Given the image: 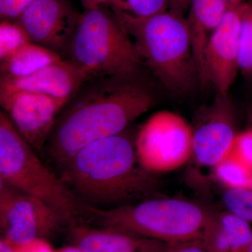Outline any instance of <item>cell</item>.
Returning <instances> with one entry per match:
<instances>
[{"mask_svg": "<svg viewBox=\"0 0 252 252\" xmlns=\"http://www.w3.org/2000/svg\"><path fill=\"white\" fill-rule=\"evenodd\" d=\"M136 74L97 78L81 86L56 119L43 149L49 162L60 170L78 151L122 133L153 107L154 94L135 81Z\"/></svg>", "mask_w": 252, "mask_h": 252, "instance_id": "obj_1", "label": "cell"}, {"mask_svg": "<svg viewBox=\"0 0 252 252\" xmlns=\"http://www.w3.org/2000/svg\"><path fill=\"white\" fill-rule=\"evenodd\" d=\"M60 177L83 203L112 209L154 198L155 174L140 165L135 138L127 130L78 151L60 168Z\"/></svg>", "mask_w": 252, "mask_h": 252, "instance_id": "obj_2", "label": "cell"}, {"mask_svg": "<svg viewBox=\"0 0 252 252\" xmlns=\"http://www.w3.org/2000/svg\"><path fill=\"white\" fill-rule=\"evenodd\" d=\"M141 59L164 87L185 94L199 81L187 18L170 11L137 17L112 6Z\"/></svg>", "mask_w": 252, "mask_h": 252, "instance_id": "obj_3", "label": "cell"}, {"mask_svg": "<svg viewBox=\"0 0 252 252\" xmlns=\"http://www.w3.org/2000/svg\"><path fill=\"white\" fill-rule=\"evenodd\" d=\"M18 132L7 114L0 112V180L39 198L70 228L87 220V205L48 167Z\"/></svg>", "mask_w": 252, "mask_h": 252, "instance_id": "obj_4", "label": "cell"}, {"mask_svg": "<svg viewBox=\"0 0 252 252\" xmlns=\"http://www.w3.org/2000/svg\"><path fill=\"white\" fill-rule=\"evenodd\" d=\"M86 210L88 219L101 227L166 243L198 240L212 212L190 200L158 197L112 209L87 205Z\"/></svg>", "mask_w": 252, "mask_h": 252, "instance_id": "obj_5", "label": "cell"}, {"mask_svg": "<svg viewBox=\"0 0 252 252\" xmlns=\"http://www.w3.org/2000/svg\"><path fill=\"white\" fill-rule=\"evenodd\" d=\"M89 79L137 74L142 61L130 35L104 6L85 9L67 51Z\"/></svg>", "mask_w": 252, "mask_h": 252, "instance_id": "obj_6", "label": "cell"}, {"mask_svg": "<svg viewBox=\"0 0 252 252\" xmlns=\"http://www.w3.org/2000/svg\"><path fill=\"white\" fill-rule=\"evenodd\" d=\"M140 165L157 175L177 170L193 155V127L185 118L170 111L152 116L135 137Z\"/></svg>", "mask_w": 252, "mask_h": 252, "instance_id": "obj_7", "label": "cell"}, {"mask_svg": "<svg viewBox=\"0 0 252 252\" xmlns=\"http://www.w3.org/2000/svg\"><path fill=\"white\" fill-rule=\"evenodd\" d=\"M62 225L47 204L0 180V227L2 238L11 246L45 239Z\"/></svg>", "mask_w": 252, "mask_h": 252, "instance_id": "obj_8", "label": "cell"}, {"mask_svg": "<svg viewBox=\"0 0 252 252\" xmlns=\"http://www.w3.org/2000/svg\"><path fill=\"white\" fill-rule=\"evenodd\" d=\"M192 127V158L200 166L213 168L229 154L238 133L228 94H217L210 105L200 109Z\"/></svg>", "mask_w": 252, "mask_h": 252, "instance_id": "obj_9", "label": "cell"}, {"mask_svg": "<svg viewBox=\"0 0 252 252\" xmlns=\"http://www.w3.org/2000/svg\"><path fill=\"white\" fill-rule=\"evenodd\" d=\"M80 16L65 0H35L15 21L31 42L60 54L69 47Z\"/></svg>", "mask_w": 252, "mask_h": 252, "instance_id": "obj_10", "label": "cell"}, {"mask_svg": "<svg viewBox=\"0 0 252 252\" xmlns=\"http://www.w3.org/2000/svg\"><path fill=\"white\" fill-rule=\"evenodd\" d=\"M0 103L18 132L38 152L44 149L58 114L66 105L51 96L28 91L0 95Z\"/></svg>", "mask_w": 252, "mask_h": 252, "instance_id": "obj_11", "label": "cell"}, {"mask_svg": "<svg viewBox=\"0 0 252 252\" xmlns=\"http://www.w3.org/2000/svg\"><path fill=\"white\" fill-rule=\"evenodd\" d=\"M244 4L228 9L205 50L207 81L215 86L217 94H228L240 72L239 36Z\"/></svg>", "mask_w": 252, "mask_h": 252, "instance_id": "obj_12", "label": "cell"}, {"mask_svg": "<svg viewBox=\"0 0 252 252\" xmlns=\"http://www.w3.org/2000/svg\"><path fill=\"white\" fill-rule=\"evenodd\" d=\"M87 77L75 64L61 59L28 77L0 79V95L28 91L51 96L67 103L84 83Z\"/></svg>", "mask_w": 252, "mask_h": 252, "instance_id": "obj_13", "label": "cell"}, {"mask_svg": "<svg viewBox=\"0 0 252 252\" xmlns=\"http://www.w3.org/2000/svg\"><path fill=\"white\" fill-rule=\"evenodd\" d=\"M73 245L84 252H162L166 243L112 228L70 227Z\"/></svg>", "mask_w": 252, "mask_h": 252, "instance_id": "obj_14", "label": "cell"}, {"mask_svg": "<svg viewBox=\"0 0 252 252\" xmlns=\"http://www.w3.org/2000/svg\"><path fill=\"white\" fill-rule=\"evenodd\" d=\"M228 9L222 0H190L187 20L199 81L203 85L209 84L205 67V50Z\"/></svg>", "mask_w": 252, "mask_h": 252, "instance_id": "obj_15", "label": "cell"}, {"mask_svg": "<svg viewBox=\"0 0 252 252\" xmlns=\"http://www.w3.org/2000/svg\"><path fill=\"white\" fill-rule=\"evenodd\" d=\"M252 240L250 223L223 210L212 211L198 241L209 252H247Z\"/></svg>", "mask_w": 252, "mask_h": 252, "instance_id": "obj_16", "label": "cell"}, {"mask_svg": "<svg viewBox=\"0 0 252 252\" xmlns=\"http://www.w3.org/2000/svg\"><path fill=\"white\" fill-rule=\"evenodd\" d=\"M61 59L59 53L30 41L7 59L0 61L1 76L28 77Z\"/></svg>", "mask_w": 252, "mask_h": 252, "instance_id": "obj_17", "label": "cell"}, {"mask_svg": "<svg viewBox=\"0 0 252 252\" xmlns=\"http://www.w3.org/2000/svg\"><path fill=\"white\" fill-rule=\"evenodd\" d=\"M212 169L217 182L225 189L250 187L252 170L232 152Z\"/></svg>", "mask_w": 252, "mask_h": 252, "instance_id": "obj_18", "label": "cell"}, {"mask_svg": "<svg viewBox=\"0 0 252 252\" xmlns=\"http://www.w3.org/2000/svg\"><path fill=\"white\" fill-rule=\"evenodd\" d=\"M239 69L244 77L252 81V3L244 4L239 36Z\"/></svg>", "mask_w": 252, "mask_h": 252, "instance_id": "obj_19", "label": "cell"}, {"mask_svg": "<svg viewBox=\"0 0 252 252\" xmlns=\"http://www.w3.org/2000/svg\"><path fill=\"white\" fill-rule=\"evenodd\" d=\"M30 41L27 33L16 21L3 20L0 23V61Z\"/></svg>", "mask_w": 252, "mask_h": 252, "instance_id": "obj_20", "label": "cell"}, {"mask_svg": "<svg viewBox=\"0 0 252 252\" xmlns=\"http://www.w3.org/2000/svg\"><path fill=\"white\" fill-rule=\"evenodd\" d=\"M221 196L222 203L225 207V210L249 223H252V189H225Z\"/></svg>", "mask_w": 252, "mask_h": 252, "instance_id": "obj_21", "label": "cell"}, {"mask_svg": "<svg viewBox=\"0 0 252 252\" xmlns=\"http://www.w3.org/2000/svg\"><path fill=\"white\" fill-rule=\"evenodd\" d=\"M170 0H114L112 6L137 17H148L170 9Z\"/></svg>", "mask_w": 252, "mask_h": 252, "instance_id": "obj_22", "label": "cell"}, {"mask_svg": "<svg viewBox=\"0 0 252 252\" xmlns=\"http://www.w3.org/2000/svg\"><path fill=\"white\" fill-rule=\"evenodd\" d=\"M233 154L252 170V128L238 132L231 150Z\"/></svg>", "mask_w": 252, "mask_h": 252, "instance_id": "obj_23", "label": "cell"}, {"mask_svg": "<svg viewBox=\"0 0 252 252\" xmlns=\"http://www.w3.org/2000/svg\"><path fill=\"white\" fill-rule=\"evenodd\" d=\"M35 0H0V16L1 21H15L23 10Z\"/></svg>", "mask_w": 252, "mask_h": 252, "instance_id": "obj_24", "label": "cell"}, {"mask_svg": "<svg viewBox=\"0 0 252 252\" xmlns=\"http://www.w3.org/2000/svg\"><path fill=\"white\" fill-rule=\"evenodd\" d=\"M162 252H209L198 240L184 243H167Z\"/></svg>", "mask_w": 252, "mask_h": 252, "instance_id": "obj_25", "label": "cell"}, {"mask_svg": "<svg viewBox=\"0 0 252 252\" xmlns=\"http://www.w3.org/2000/svg\"><path fill=\"white\" fill-rule=\"evenodd\" d=\"M16 252H54L55 250L44 238H37L21 246L14 248Z\"/></svg>", "mask_w": 252, "mask_h": 252, "instance_id": "obj_26", "label": "cell"}, {"mask_svg": "<svg viewBox=\"0 0 252 252\" xmlns=\"http://www.w3.org/2000/svg\"><path fill=\"white\" fill-rule=\"evenodd\" d=\"M190 2V0H170L169 11L185 16V13L189 11Z\"/></svg>", "mask_w": 252, "mask_h": 252, "instance_id": "obj_27", "label": "cell"}, {"mask_svg": "<svg viewBox=\"0 0 252 252\" xmlns=\"http://www.w3.org/2000/svg\"><path fill=\"white\" fill-rule=\"evenodd\" d=\"M86 9L102 6L105 4H112L114 0H81Z\"/></svg>", "mask_w": 252, "mask_h": 252, "instance_id": "obj_28", "label": "cell"}, {"mask_svg": "<svg viewBox=\"0 0 252 252\" xmlns=\"http://www.w3.org/2000/svg\"><path fill=\"white\" fill-rule=\"evenodd\" d=\"M0 252H16L14 247L11 246V245L7 241L4 240V238H1L0 240Z\"/></svg>", "mask_w": 252, "mask_h": 252, "instance_id": "obj_29", "label": "cell"}, {"mask_svg": "<svg viewBox=\"0 0 252 252\" xmlns=\"http://www.w3.org/2000/svg\"><path fill=\"white\" fill-rule=\"evenodd\" d=\"M224 1L228 8L235 7L249 2L248 0H222Z\"/></svg>", "mask_w": 252, "mask_h": 252, "instance_id": "obj_30", "label": "cell"}, {"mask_svg": "<svg viewBox=\"0 0 252 252\" xmlns=\"http://www.w3.org/2000/svg\"><path fill=\"white\" fill-rule=\"evenodd\" d=\"M54 252H84L81 249L75 246V245H71V246L64 247L59 250H55Z\"/></svg>", "mask_w": 252, "mask_h": 252, "instance_id": "obj_31", "label": "cell"}, {"mask_svg": "<svg viewBox=\"0 0 252 252\" xmlns=\"http://www.w3.org/2000/svg\"><path fill=\"white\" fill-rule=\"evenodd\" d=\"M248 118L250 127H251V128H252V99L251 100V102H250V104H249V107L248 109Z\"/></svg>", "mask_w": 252, "mask_h": 252, "instance_id": "obj_32", "label": "cell"}, {"mask_svg": "<svg viewBox=\"0 0 252 252\" xmlns=\"http://www.w3.org/2000/svg\"><path fill=\"white\" fill-rule=\"evenodd\" d=\"M252 252V240L251 242V244H250V247H249L248 252Z\"/></svg>", "mask_w": 252, "mask_h": 252, "instance_id": "obj_33", "label": "cell"}, {"mask_svg": "<svg viewBox=\"0 0 252 252\" xmlns=\"http://www.w3.org/2000/svg\"><path fill=\"white\" fill-rule=\"evenodd\" d=\"M249 189H252V177L251 182H250V187H249Z\"/></svg>", "mask_w": 252, "mask_h": 252, "instance_id": "obj_34", "label": "cell"}]
</instances>
